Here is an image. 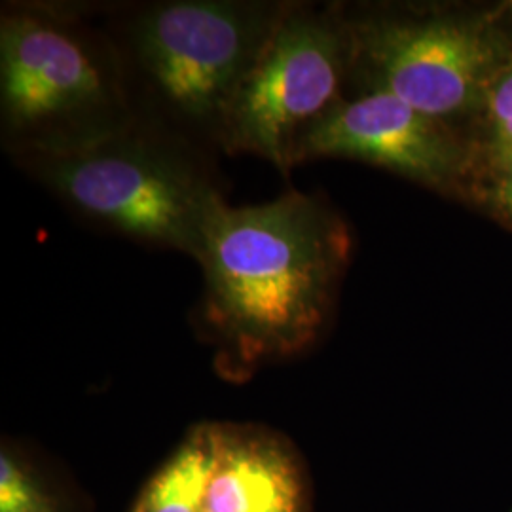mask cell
Masks as SVG:
<instances>
[{"mask_svg":"<svg viewBox=\"0 0 512 512\" xmlns=\"http://www.w3.org/2000/svg\"><path fill=\"white\" fill-rule=\"evenodd\" d=\"M205 512H306L300 465L285 440L249 425H219Z\"/></svg>","mask_w":512,"mask_h":512,"instance_id":"cell-8","label":"cell"},{"mask_svg":"<svg viewBox=\"0 0 512 512\" xmlns=\"http://www.w3.org/2000/svg\"><path fill=\"white\" fill-rule=\"evenodd\" d=\"M219 456V425L196 427L150 478L133 512H205Z\"/></svg>","mask_w":512,"mask_h":512,"instance_id":"cell-9","label":"cell"},{"mask_svg":"<svg viewBox=\"0 0 512 512\" xmlns=\"http://www.w3.org/2000/svg\"><path fill=\"white\" fill-rule=\"evenodd\" d=\"M346 12L349 95L389 93L463 133L512 59V31L494 2L346 4Z\"/></svg>","mask_w":512,"mask_h":512,"instance_id":"cell-4","label":"cell"},{"mask_svg":"<svg viewBox=\"0 0 512 512\" xmlns=\"http://www.w3.org/2000/svg\"><path fill=\"white\" fill-rule=\"evenodd\" d=\"M495 14L512 31V0H503V2H494Z\"/></svg>","mask_w":512,"mask_h":512,"instance_id":"cell-13","label":"cell"},{"mask_svg":"<svg viewBox=\"0 0 512 512\" xmlns=\"http://www.w3.org/2000/svg\"><path fill=\"white\" fill-rule=\"evenodd\" d=\"M465 205L512 232V148L475 156Z\"/></svg>","mask_w":512,"mask_h":512,"instance_id":"cell-10","label":"cell"},{"mask_svg":"<svg viewBox=\"0 0 512 512\" xmlns=\"http://www.w3.org/2000/svg\"><path fill=\"white\" fill-rule=\"evenodd\" d=\"M351 253L348 222L321 196L224 203L196 260L205 329L245 368L306 351L329 327Z\"/></svg>","mask_w":512,"mask_h":512,"instance_id":"cell-1","label":"cell"},{"mask_svg":"<svg viewBox=\"0 0 512 512\" xmlns=\"http://www.w3.org/2000/svg\"><path fill=\"white\" fill-rule=\"evenodd\" d=\"M351 160L382 167L454 202H467L475 162L461 129L384 92L353 93L304 135L296 165Z\"/></svg>","mask_w":512,"mask_h":512,"instance_id":"cell-7","label":"cell"},{"mask_svg":"<svg viewBox=\"0 0 512 512\" xmlns=\"http://www.w3.org/2000/svg\"><path fill=\"white\" fill-rule=\"evenodd\" d=\"M289 2L169 0L124 23V63L177 128L217 145L234 95Z\"/></svg>","mask_w":512,"mask_h":512,"instance_id":"cell-5","label":"cell"},{"mask_svg":"<svg viewBox=\"0 0 512 512\" xmlns=\"http://www.w3.org/2000/svg\"><path fill=\"white\" fill-rule=\"evenodd\" d=\"M349 86L346 4L289 2L226 110L217 147L287 175L304 135L348 97Z\"/></svg>","mask_w":512,"mask_h":512,"instance_id":"cell-6","label":"cell"},{"mask_svg":"<svg viewBox=\"0 0 512 512\" xmlns=\"http://www.w3.org/2000/svg\"><path fill=\"white\" fill-rule=\"evenodd\" d=\"M0 512H59L52 494L16 456H0Z\"/></svg>","mask_w":512,"mask_h":512,"instance_id":"cell-12","label":"cell"},{"mask_svg":"<svg viewBox=\"0 0 512 512\" xmlns=\"http://www.w3.org/2000/svg\"><path fill=\"white\" fill-rule=\"evenodd\" d=\"M475 156L512 148V59L497 74L467 129Z\"/></svg>","mask_w":512,"mask_h":512,"instance_id":"cell-11","label":"cell"},{"mask_svg":"<svg viewBox=\"0 0 512 512\" xmlns=\"http://www.w3.org/2000/svg\"><path fill=\"white\" fill-rule=\"evenodd\" d=\"M10 158L82 219L194 260L226 203L183 133L143 116L84 147Z\"/></svg>","mask_w":512,"mask_h":512,"instance_id":"cell-3","label":"cell"},{"mask_svg":"<svg viewBox=\"0 0 512 512\" xmlns=\"http://www.w3.org/2000/svg\"><path fill=\"white\" fill-rule=\"evenodd\" d=\"M139 116L110 38L69 8H2L0 128L10 156L84 147Z\"/></svg>","mask_w":512,"mask_h":512,"instance_id":"cell-2","label":"cell"}]
</instances>
